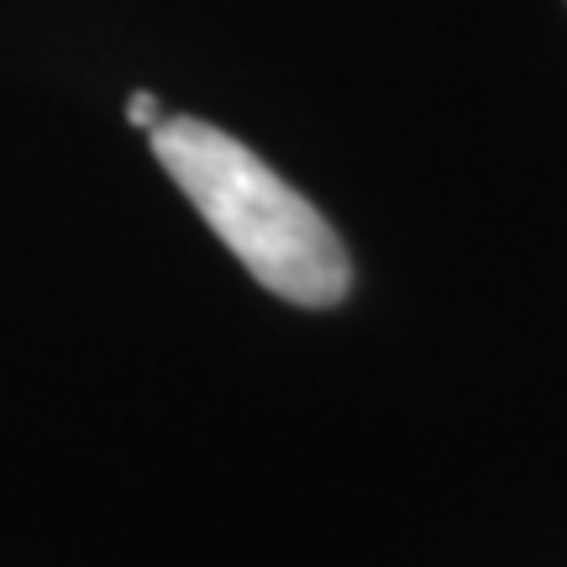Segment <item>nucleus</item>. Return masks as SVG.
Here are the masks:
<instances>
[{
  "label": "nucleus",
  "mask_w": 567,
  "mask_h": 567,
  "mask_svg": "<svg viewBox=\"0 0 567 567\" xmlns=\"http://www.w3.org/2000/svg\"><path fill=\"white\" fill-rule=\"evenodd\" d=\"M153 158L264 289L305 310L347 300L352 258L342 237L247 142L200 116H163L153 126Z\"/></svg>",
  "instance_id": "nucleus-1"
},
{
  "label": "nucleus",
  "mask_w": 567,
  "mask_h": 567,
  "mask_svg": "<svg viewBox=\"0 0 567 567\" xmlns=\"http://www.w3.org/2000/svg\"><path fill=\"white\" fill-rule=\"evenodd\" d=\"M126 122H132V126H142V132H153V126L163 122V105H158V95H147V90H137V95L126 101Z\"/></svg>",
  "instance_id": "nucleus-2"
}]
</instances>
